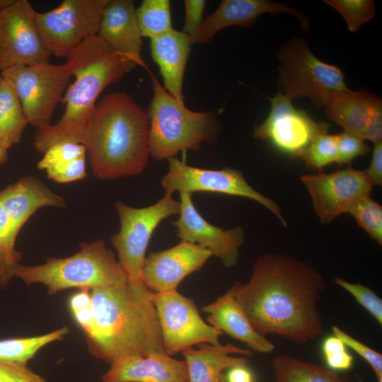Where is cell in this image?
<instances>
[{"mask_svg":"<svg viewBox=\"0 0 382 382\" xmlns=\"http://www.w3.org/2000/svg\"><path fill=\"white\" fill-rule=\"evenodd\" d=\"M325 288L310 263L270 253L256 259L248 282L230 290L259 334L304 345L323 333L319 302Z\"/></svg>","mask_w":382,"mask_h":382,"instance_id":"cell-1","label":"cell"},{"mask_svg":"<svg viewBox=\"0 0 382 382\" xmlns=\"http://www.w3.org/2000/svg\"><path fill=\"white\" fill-rule=\"evenodd\" d=\"M152 292L144 283L91 289L93 321L89 352L108 363L164 352Z\"/></svg>","mask_w":382,"mask_h":382,"instance_id":"cell-2","label":"cell"},{"mask_svg":"<svg viewBox=\"0 0 382 382\" xmlns=\"http://www.w3.org/2000/svg\"><path fill=\"white\" fill-rule=\"evenodd\" d=\"M83 144L97 178L139 175L150 156L148 112L127 93L108 94L96 105Z\"/></svg>","mask_w":382,"mask_h":382,"instance_id":"cell-3","label":"cell"},{"mask_svg":"<svg viewBox=\"0 0 382 382\" xmlns=\"http://www.w3.org/2000/svg\"><path fill=\"white\" fill-rule=\"evenodd\" d=\"M66 63L75 81L62 98L65 110L59 122L36 129L33 144L41 154L59 143L83 144L98 96L132 71L125 59L97 35L79 45Z\"/></svg>","mask_w":382,"mask_h":382,"instance_id":"cell-4","label":"cell"},{"mask_svg":"<svg viewBox=\"0 0 382 382\" xmlns=\"http://www.w3.org/2000/svg\"><path fill=\"white\" fill-rule=\"evenodd\" d=\"M79 246V251L68 257L47 258L45 263L35 266L21 264L15 277L28 286L45 284L50 295L71 288L115 287L127 282L115 253L106 248L103 239L81 242Z\"/></svg>","mask_w":382,"mask_h":382,"instance_id":"cell-5","label":"cell"},{"mask_svg":"<svg viewBox=\"0 0 382 382\" xmlns=\"http://www.w3.org/2000/svg\"><path fill=\"white\" fill-rule=\"evenodd\" d=\"M150 103L149 154L156 161L174 158L181 151H197L202 142L218 139L220 122L214 112H195L170 95L155 79Z\"/></svg>","mask_w":382,"mask_h":382,"instance_id":"cell-6","label":"cell"},{"mask_svg":"<svg viewBox=\"0 0 382 382\" xmlns=\"http://www.w3.org/2000/svg\"><path fill=\"white\" fill-rule=\"evenodd\" d=\"M277 57L279 92L291 100L306 97L322 108L326 93L349 88L341 69L316 57L303 38L284 42Z\"/></svg>","mask_w":382,"mask_h":382,"instance_id":"cell-7","label":"cell"},{"mask_svg":"<svg viewBox=\"0 0 382 382\" xmlns=\"http://www.w3.org/2000/svg\"><path fill=\"white\" fill-rule=\"evenodd\" d=\"M115 207L120 228L111 237V243L117 250L118 262L127 281L139 285L143 283L141 271L154 230L163 220L180 214V202L172 195L165 194L159 201L149 207L135 208L117 201Z\"/></svg>","mask_w":382,"mask_h":382,"instance_id":"cell-8","label":"cell"},{"mask_svg":"<svg viewBox=\"0 0 382 382\" xmlns=\"http://www.w3.org/2000/svg\"><path fill=\"white\" fill-rule=\"evenodd\" d=\"M72 76L69 64L18 66L2 71L13 89L28 123L36 129L51 125V120Z\"/></svg>","mask_w":382,"mask_h":382,"instance_id":"cell-9","label":"cell"},{"mask_svg":"<svg viewBox=\"0 0 382 382\" xmlns=\"http://www.w3.org/2000/svg\"><path fill=\"white\" fill-rule=\"evenodd\" d=\"M109 0H64L54 9L36 13L42 41L52 54L67 59L85 40L97 35Z\"/></svg>","mask_w":382,"mask_h":382,"instance_id":"cell-10","label":"cell"},{"mask_svg":"<svg viewBox=\"0 0 382 382\" xmlns=\"http://www.w3.org/2000/svg\"><path fill=\"white\" fill-rule=\"evenodd\" d=\"M36 13L28 0H13L0 9V70L50 63L52 55L36 23Z\"/></svg>","mask_w":382,"mask_h":382,"instance_id":"cell-11","label":"cell"},{"mask_svg":"<svg viewBox=\"0 0 382 382\" xmlns=\"http://www.w3.org/2000/svg\"><path fill=\"white\" fill-rule=\"evenodd\" d=\"M165 352L171 356L194 345H220L222 331L206 323L193 299L178 291L153 293Z\"/></svg>","mask_w":382,"mask_h":382,"instance_id":"cell-12","label":"cell"},{"mask_svg":"<svg viewBox=\"0 0 382 382\" xmlns=\"http://www.w3.org/2000/svg\"><path fill=\"white\" fill-rule=\"evenodd\" d=\"M168 160V171L161 180L165 194L172 195L176 191L190 194L208 192L246 197L268 209L286 226L279 206L253 189L238 170L231 168L204 169L188 166L175 158Z\"/></svg>","mask_w":382,"mask_h":382,"instance_id":"cell-13","label":"cell"},{"mask_svg":"<svg viewBox=\"0 0 382 382\" xmlns=\"http://www.w3.org/2000/svg\"><path fill=\"white\" fill-rule=\"evenodd\" d=\"M270 100V112L262 124L255 126L253 137L268 141L278 151L299 157L316 136L328 132L329 124L316 122L280 92Z\"/></svg>","mask_w":382,"mask_h":382,"instance_id":"cell-14","label":"cell"},{"mask_svg":"<svg viewBox=\"0 0 382 382\" xmlns=\"http://www.w3.org/2000/svg\"><path fill=\"white\" fill-rule=\"evenodd\" d=\"M301 180L323 224L348 213L354 203L363 196L370 195L374 187L365 170L352 168L330 173L304 174Z\"/></svg>","mask_w":382,"mask_h":382,"instance_id":"cell-15","label":"cell"},{"mask_svg":"<svg viewBox=\"0 0 382 382\" xmlns=\"http://www.w3.org/2000/svg\"><path fill=\"white\" fill-rule=\"evenodd\" d=\"M323 108L328 117L345 131L375 143L382 138V100L366 89L349 88L326 93Z\"/></svg>","mask_w":382,"mask_h":382,"instance_id":"cell-16","label":"cell"},{"mask_svg":"<svg viewBox=\"0 0 382 382\" xmlns=\"http://www.w3.org/2000/svg\"><path fill=\"white\" fill-rule=\"evenodd\" d=\"M180 212L178 220L172 221L177 236L182 241L209 250L227 267L236 265L239 248L244 241V232L240 226L228 230L207 222L195 208L192 194L180 192Z\"/></svg>","mask_w":382,"mask_h":382,"instance_id":"cell-17","label":"cell"},{"mask_svg":"<svg viewBox=\"0 0 382 382\" xmlns=\"http://www.w3.org/2000/svg\"><path fill=\"white\" fill-rule=\"evenodd\" d=\"M212 255L209 250L199 245L181 241L170 248L146 257L142 282L154 293L177 291L182 280L201 269Z\"/></svg>","mask_w":382,"mask_h":382,"instance_id":"cell-18","label":"cell"},{"mask_svg":"<svg viewBox=\"0 0 382 382\" xmlns=\"http://www.w3.org/2000/svg\"><path fill=\"white\" fill-rule=\"evenodd\" d=\"M97 36L121 55L132 70L144 65L141 33L132 0H109L100 19Z\"/></svg>","mask_w":382,"mask_h":382,"instance_id":"cell-19","label":"cell"},{"mask_svg":"<svg viewBox=\"0 0 382 382\" xmlns=\"http://www.w3.org/2000/svg\"><path fill=\"white\" fill-rule=\"evenodd\" d=\"M281 13L296 16L303 28L308 29V19L300 11L284 4L269 0H223L213 13L203 18L195 43L209 42L219 31L228 27H251L262 14Z\"/></svg>","mask_w":382,"mask_h":382,"instance_id":"cell-20","label":"cell"},{"mask_svg":"<svg viewBox=\"0 0 382 382\" xmlns=\"http://www.w3.org/2000/svg\"><path fill=\"white\" fill-rule=\"evenodd\" d=\"M102 378L103 382H190L186 361L165 352L117 359Z\"/></svg>","mask_w":382,"mask_h":382,"instance_id":"cell-21","label":"cell"},{"mask_svg":"<svg viewBox=\"0 0 382 382\" xmlns=\"http://www.w3.org/2000/svg\"><path fill=\"white\" fill-rule=\"evenodd\" d=\"M0 202L8 214L16 236L37 209L45 207H66L62 197L33 175L24 176L0 190Z\"/></svg>","mask_w":382,"mask_h":382,"instance_id":"cell-22","label":"cell"},{"mask_svg":"<svg viewBox=\"0 0 382 382\" xmlns=\"http://www.w3.org/2000/svg\"><path fill=\"white\" fill-rule=\"evenodd\" d=\"M207 320L216 329L245 343L252 349L270 353L274 345L253 327L243 308L229 289L212 303L202 307Z\"/></svg>","mask_w":382,"mask_h":382,"instance_id":"cell-23","label":"cell"},{"mask_svg":"<svg viewBox=\"0 0 382 382\" xmlns=\"http://www.w3.org/2000/svg\"><path fill=\"white\" fill-rule=\"evenodd\" d=\"M192 42L183 32L174 29L151 38V53L158 65L164 88L183 102V83Z\"/></svg>","mask_w":382,"mask_h":382,"instance_id":"cell-24","label":"cell"},{"mask_svg":"<svg viewBox=\"0 0 382 382\" xmlns=\"http://www.w3.org/2000/svg\"><path fill=\"white\" fill-rule=\"evenodd\" d=\"M187 365L190 382H227L224 370L246 366L244 357H231V354L250 356L251 352L228 343L225 345L199 344V349L192 347L182 352Z\"/></svg>","mask_w":382,"mask_h":382,"instance_id":"cell-25","label":"cell"},{"mask_svg":"<svg viewBox=\"0 0 382 382\" xmlns=\"http://www.w3.org/2000/svg\"><path fill=\"white\" fill-rule=\"evenodd\" d=\"M272 369L274 382H354L348 374L286 354L272 358Z\"/></svg>","mask_w":382,"mask_h":382,"instance_id":"cell-26","label":"cell"},{"mask_svg":"<svg viewBox=\"0 0 382 382\" xmlns=\"http://www.w3.org/2000/svg\"><path fill=\"white\" fill-rule=\"evenodd\" d=\"M28 124L18 96L2 79L0 81V140L8 149L18 144Z\"/></svg>","mask_w":382,"mask_h":382,"instance_id":"cell-27","label":"cell"},{"mask_svg":"<svg viewBox=\"0 0 382 382\" xmlns=\"http://www.w3.org/2000/svg\"><path fill=\"white\" fill-rule=\"evenodd\" d=\"M69 332L67 326L42 335L0 340V359L26 364L42 347L62 340Z\"/></svg>","mask_w":382,"mask_h":382,"instance_id":"cell-28","label":"cell"},{"mask_svg":"<svg viewBox=\"0 0 382 382\" xmlns=\"http://www.w3.org/2000/svg\"><path fill=\"white\" fill-rule=\"evenodd\" d=\"M16 238L8 214L0 202V289L8 287L21 265L23 253L15 248Z\"/></svg>","mask_w":382,"mask_h":382,"instance_id":"cell-29","label":"cell"},{"mask_svg":"<svg viewBox=\"0 0 382 382\" xmlns=\"http://www.w3.org/2000/svg\"><path fill=\"white\" fill-rule=\"evenodd\" d=\"M136 14L142 37L151 39L173 29L168 0H144Z\"/></svg>","mask_w":382,"mask_h":382,"instance_id":"cell-30","label":"cell"},{"mask_svg":"<svg viewBox=\"0 0 382 382\" xmlns=\"http://www.w3.org/2000/svg\"><path fill=\"white\" fill-rule=\"evenodd\" d=\"M358 225L378 244L382 245V207L370 195L358 199L349 209Z\"/></svg>","mask_w":382,"mask_h":382,"instance_id":"cell-31","label":"cell"},{"mask_svg":"<svg viewBox=\"0 0 382 382\" xmlns=\"http://www.w3.org/2000/svg\"><path fill=\"white\" fill-rule=\"evenodd\" d=\"M308 168L322 169L336 163L337 137L328 132L316 136L299 156Z\"/></svg>","mask_w":382,"mask_h":382,"instance_id":"cell-32","label":"cell"},{"mask_svg":"<svg viewBox=\"0 0 382 382\" xmlns=\"http://www.w3.org/2000/svg\"><path fill=\"white\" fill-rule=\"evenodd\" d=\"M324 2L343 17L352 33L357 32L375 16L376 6L371 0H325Z\"/></svg>","mask_w":382,"mask_h":382,"instance_id":"cell-33","label":"cell"},{"mask_svg":"<svg viewBox=\"0 0 382 382\" xmlns=\"http://www.w3.org/2000/svg\"><path fill=\"white\" fill-rule=\"evenodd\" d=\"M333 282L352 294L380 325L382 324V300L374 291L359 283L352 284L340 277H335Z\"/></svg>","mask_w":382,"mask_h":382,"instance_id":"cell-34","label":"cell"},{"mask_svg":"<svg viewBox=\"0 0 382 382\" xmlns=\"http://www.w3.org/2000/svg\"><path fill=\"white\" fill-rule=\"evenodd\" d=\"M86 149L83 144L74 143H59L50 146L43 154L42 158L37 163V168L46 170L48 168L86 157Z\"/></svg>","mask_w":382,"mask_h":382,"instance_id":"cell-35","label":"cell"},{"mask_svg":"<svg viewBox=\"0 0 382 382\" xmlns=\"http://www.w3.org/2000/svg\"><path fill=\"white\" fill-rule=\"evenodd\" d=\"M337 161L339 166L349 165L357 157L364 156L371 148L361 137L344 131L336 134Z\"/></svg>","mask_w":382,"mask_h":382,"instance_id":"cell-36","label":"cell"},{"mask_svg":"<svg viewBox=\"0 0 382 382\" xmlns=\"http://www.w3.org/2000/svg\"><path fill=\"white\" fill-rule=\"evenodd\" d=\"M344 342L336 336L327 337L323 343V352L328 367L336 371L350 369L352 356L346 350Z\"/></svg>","mask_w":382,"mask_h":382,"instance_id":"cell-37","label":"cell"},{"mask_svg":"<svg viewBox=\"0 0 382 382\" xmlns=\"http://www.w3.org/2000/svg\"><path fill=\"white\" fill-rule=\"evenodd\" d=\"M69 306L76 322L82 328L84 335H87L93 321L91 289H79L70 297Z\"/></svg>","mask_w":382,"mask_h":382,"instance_id":"cell-38","label":"cell"},{"mask_svg":"<svg viewBox=\"0 0 382 382\" xmlns=\"http://www.w3.org/2000/svg\"><path fill=\"white\" fill-rule=\"evenodd\" d=\"M335 336L340 339L345 345L349 347L364 358L374 371L378 382H382V355L362 342L348 335L338 327L332 328Z\"/></svg>","mask_w":382,"mask_h":382,"instance_id":"cell-39","label":"cell"},{"mask_svg":"<svg viewBox=\"0 0 382 382\" xmlns=\"http://www.w3.org/2000/svg\"><path fill=\"white\" fill-rule=\"evenodd\" d=\"M86 157H81L46 169L47 178L57 183H67L86 177Z\"/></svg>","mask_w":382,"mask_h":382,"instance_id":"cell-40","label":"cell"},{"mask_svg":"<svg viewBox=\"0 0 382 382\" xmlns=\"http://www.w3.org/2000/svg\"><path fill=\"white\" fill-rule=\"evenodd\" d=\"M0 382H47L26 364L0 359Z\"/></svg>","mask_w":382,"mask_h":382,"instance_id":"cell-41","label":"cell"},{"mask_svg":"<svg viewBox=\"0 0 382 382\" xmlns=\"http://www.w3.org/2000/svg\"><path fill=\"white\" fill-rule=\"evenodd\" d=\"M205 4L204 0L185 1V16L182 32L190 37L192 44L196 42L203 21L202 15Z\"/></svg>","mask_w":382,"mask_h":382,"instance_id":"cell-42","label":"cell"},{"mask_svg":"<svg viewBox=\"0 0 382 382\" xmlns=\"http://www.w3.org/2000/svg\"><path fill=\"white\" fill-rule=\"evenodd\" d=\"M374 146L372 151L371 163L365 173L371 183L374 185L381 186L382 185V141L374 143Z\"/></svg>","mask_w":382,"mask_h":382,"instance_id":"cell-43","label":"cell"},{"mask_svg":"<svg viewBox=\"0 0 382 382\" xmlns=\"http://www.w3.org/2000/svg\"><path fill=\"white\" fill-rule=\"evenodd\" d=\"M227 382H253L251 371L246 366L231 368L226 375Z\"/></svg>","mask_w":382,"mask_h":382,"instance_id":"cell-44","label":"cell"},{"mask_svg":"<svg viewBox=\"0 0 382 382\" xmlns=\"http://www.w3.org/2000/svg\"><path fill=\"white\" fill-rule=\"evenodd\" d=\"M8 148L0 140V165L4 163L8 158Z\"/></svg>","mask_w":382,"mask_h":382,"instance_id":"cell-45","label":"cell"},{"mask_svg":"<svg viewBox=\"0 0 382 382\" xmlns=\"http://www.w3.org/2000/svg\"><path fill=\"white\" fill-rule=\"evenodd\" d=\"M13 0H0V9L11 4Z\"/></svg>","mask_w":382,"mask_h":382,"instance_id":"cell-46","label":"cell"},{"mask_svg":"<svg viewBox=\"0 0 382 382\" xmlns=\"http://www.w3.org/2000/svg\"><path fill=\"white\" fill-rule=\"evenodd\" d=\"M1 79H2V77H1V76H0V81H1Z\"/></svg>","mask_w":382,"mask_h":382,"instance_id":"cell-47","label":"cell"}]
</instances>
